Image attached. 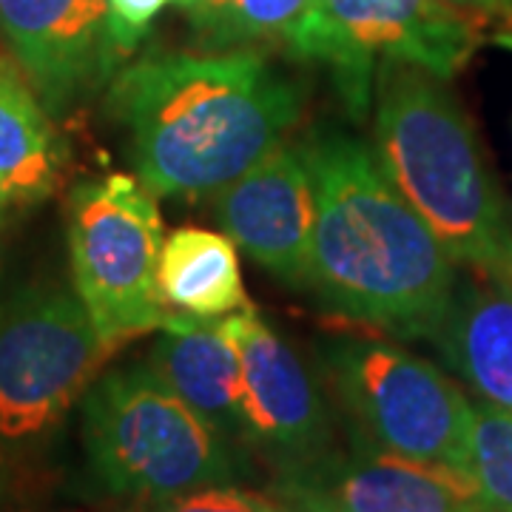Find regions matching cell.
<instances>
[{"label":"cell","instance_id":"6da1fadb","mask_svg":"<svg viewBox=\"0 0 512 512\" xmlns=\"http://www.w3.org/2000/svg\"><path fill=\"white\" fill-rule=\"evenodd\" d=\"M316 188L308 288L333 316L399 342H433L458 291L456 262L348 128L299 140Z\"/></svg>","mask_w":512,"mask_h":512},{"label":"cell","instance_id":"7a4b0ae2","mask_svg":"<svg viewBox=\"0 0 512 512\" xmlns=\"http://www.w3.org/2000/svg\"><path fill=\"white\" fill-rule=\"evenodd\" d=\"M305 89L259 52H154L109 86V114L154 197L197 200L288 140Z\"/></svg>","mask_w":512,"mask_h":512},{"label":"cell","instance_id":"3957f363","mask_svg":"<svg viewBox=\"0 0 512 512\" xmlns=\"http://www.w3.org/2000/svg\"><path fill=\"white\" fill-rule=\"evenodd\" d=\"M370 111L376 160L441 248L470 274L507 279L512 208L447 80L387 60L376 72Z\"/></svg>","mask_w":512,"mask_h":512},{"label":"cell","instance_id":"277c9868","mask_svg":"<svg viewBox=\"0 0 512 512\" xmlns=\"http://www.w3.org/2000/svg\"><path fill=\"white\" fill-rule=\"evenodd\" d=\"M80 444L94 484L137 504L239 484L254 473V458L222 439L146 362L106 370L89 384Z\"/></svg>","mask_w":512,"mask_h":512},{"label":"cell","instance_id":"5b68a950","mask_svg":"<svg viewBox=\"0 0 512 512\" xmlns=\"http://www.w3.org/2000/svg\"><path fill=\"white\" fill-rule=\"evenodd\" d=\"M313 370L350 441L467 473L473 402L439 365L367 330L313 345Z\"/></svg>","mask_w":512,"mask_h":512},{"label":"cell","instance_id":"8992f818","mask_svg":"<svg viewBox=\"0 0 512 512\" xmlns=\"http://www.w3.org/2000/svg\"><path fill=\"white\" fill-rule=\"evenodd\" d=\"M484 29L441 0H311L282 43L293 60L325 69L345 114L365 123L382 63H410L453 80Z\"/></svg>","mask_w":512,"mask_h":512},{"label":"cell","instance_id":"52a82bcc","mask_svg":"<svg viewBox=\"0 0 512 512\" xmlns=\"http://www.w3.org/2000/svg\"><path fill=\"white\" fill-rule=\"evenodd\" d=\"M114 348L74 288L26 285L0 299V450L18 458L60 427Z\"/></svg>","mask_w":512,"mask_h":512},{"label":"cell","instance_id":"ba28073f","mask_svg":"<svg viewBox=\"0 0 512 512\" xmlns=\"http://www.w3.org/2000/svg\"><path fill=\"white\" fill-rule=\"evenodd\" d=\"M66 239L74 291L111 348L163 328L168 311L157 265L165 231L146 185L128 174L74 185L66 200Z\"/></svg>","mask_w":512,"mask_h":512},{"label":"cell","instance_id":"9c48e42d","mask_svg":"<svg viewBox=\"0 0 512 512\" xmlns=\"http://www.w3.org/2000/svg\"><path fill=\"white\" fill-rule=\"evenodd\" d=\"M242 370V444L271 473L336 447V413L319 373L251 305L228 313Z\"/></svg>","mask_w":512,"mask_h":512},{"label":"cell","instance_id":"30bf717a","mask_svg":"<svg viewBox=\"0 0 512 512\" xmlns=\"http://www.w3.org/2000/svg\"><path fill=\"white\" fill-rule=\"evenodd\" d=\"M271 493L293 512H481L470 473L359 441L279 470Z\"/></svg>","mask_w":512,"mask_h":512},{"label":"cell","instance_id":"8fae6325","mask_svg":"<svg viewBox=\"0 0 512 512\" xmlns=\"http://www.w3.org/2000/svg\"><path fill=\"white\" fill-rule=\"evenodd\" d=\"M0 35L55 120L109 89L131 57L106 0H0Z\"/></svg>","mask_w":512,"mask_h":512},{"label":"cell","instance_id":"7c38bea8","mask_svg":"<svg viewBox=\"0 0 512 512\" xmlns=\"http://www.w3.org/2000/svg\"><path fill=\"white\" fill-rule=\"evenodd\" d=\"M214 220L259 268L308 288L316 188L299 143H282L214 194Z\"/></svg>","mask_w":512,"mask_h":512},{"label":"cell","instance_id":"4fadbf2b","mask_svg":"<svg viewBox=\"0 0 512 512\" xmlns=\"http://www.w3.org/2000/svg\"><path fill=\"white\" fill-rule=\"evenodd\" d=\"M160 330L163 333L148 350L146 365L222 439L245 450L239 353L222 322L168 313Z\"/></svg>","mask_w":512,"mask_h":512},{"label":"cell","instance_id":"5bb4252c","mask_svg":"<svg viewBox=\"0 0 512 512\" xmlns=\"http://www.w3.org/2000/svg\"><path fill=\"white\" fill-rule=\"evenodd\" d=\"M433 345L478 399L512 410V285L507 279L476 274L461 279Z\"/></svg>","mask_w":512,"mask_h":512},{"label":"cell","instance_id":"9a60e30c","mask_svg":"<svg viewBox=\"0 0 512 512\" xmlns=\"http://www.w3.org/2000/svg\"><path fill=\"white\" fill-rule=\"evenodd\" d=\"M29 74L12 52H0V200L29 205L55 194L66 146Z\"/></svg>","mask_w":512,"mask_h":512},{"label":"cell","instance_id":"2e32d148","mask_svg":"<svg viewBox=\"0 0 512 512\" xmlns=\"http://www.w3.org/2000/svg\"><path fill=\"white\" fill-rule=\"evenodd\" d=\"M157 282L165 305L200 319L228 316L251 305L234 239L205 228H177L165 237Z\"/></svg>","mask_w":512,"mask_h":512},{"label":"cell","instance_id":"e0dca14e","mask_svg":"<svg viewBox=\"0 0 512 512\" xmlns=\"http://www.w3.org/2000/svg\"><path fill=\"white\" fill-rule=\"evenodd\" d=\"M311 0H194L188 12L200 52H254L259 43L285 40Z\"/></svg>","mask_w":512,"mask_h":512},{"label":"cell","instance_id":"ac0fdd59","mask_svg":"<svg viewBox=\"0 0 512 512\" xmlns=\"http://www.w3.org/2000/svg\"><path fill=\"white\" fill-rule=\"evenodd\" d=\"M481 512H512V410L473 402L470 464Z\"/></svg>","mask_w":512,"mask_h":512},{"label":"cell","instance_id":"d6986e66","mask_svg":"<svg viewBox=\"0 0 512 512\" xmlns=\"http://www.w3.org/2000/svg\"><path fill=\"white\" fill-rule=\"evenodd\" d=\"M140 512H293L274 493H254L239 484H214L183 495H171L154 504H143Z\"/></svg>","mask_w":512,"mask_h":512},{"label":"cell","instance_id":"ffe728a7","mask_svg":"<svg viewBox=\"0 0 512 512\" xmlns=\"http://www.w3.org/2000/svg\"><path fill=\"white\" fill-rule=\"evenodd\" d=\"M106 3H109L114 26H117V35L128 52L134 55L140 40L148 35L154 18L174 0H106Z\"/></svg>","mask_w":512,"mask_h":512},{"label":"cell","instance_id":"44dd1931","mask_svg":"<svg viewBox=\"0 0 512 512\" xmlns=\"http://www.w3.org/2000/svg\"><path fill=\"white\" fill-rule=\"evenodd\" d=\"M441 3H447L450 9H456L484 26H490L493 20L504 23L512 15V0H441Z\"/></svg>","mask_w":512,"mask_h":512},{"label":"cell","instance_id":"7402d4cb","mask_svg":"<svg viewBox=\"0 0 512 512\" xmlns=\"http://www.w3.org/2000/svg\"><path fill=\"white\" fill-rule=\"evenodd\" d=\"M20 507V478L15 456L0 450V512H18Z\"/></svg>","mask_w":512,"mask_h":512},{"label":"cell","instance_id":"603a6c76","mask_svg":"<svg viewBox=\"0 0 512 512\" xmlns=\"http://www.w3.org/2000/svg\"><path fill=\"white\" fill-rule=\"evenodd\" d=\"M493 40H495V43H501V46H510V49H512V15L504 20V23H501V29L495 32Z\"/></svg>","mask_w":512,"mask_h":512},{"label":"cell","instance_id":"cb8c5ba5","mask_svg":"<svg viewBox=\"0 0 512 512\" xmlns=\"http://www.w3.org/2000/svg\"><path fill=\"white\" fill-rule=\"evenodd\" d=\"M174 3H177V6H183V9H188V6H191L194 0H174Z\"/></svg>","mask_w":512,"mask_h":512},{"label":"cell","instance_id":"d4e9b609","mask_svg":"<svg viewBox=\"0 0 512 512\" xmlns=\"http://www.w3.org/2000/svg\"><path fill=\"white\" fill-rule=\"evenodd\" d=\"M3 211H6V202L0 200V225H3Z\"/></svg>","mask_w":512,"mask_h":512},{"label":"cell","instance_id":"484cf974","mask_svg":"<svg viewBox=\"0 0 512 512\" xmlns=\"http://www.w3.org/2000/svg\"><path fill=\"white\" fill-rule=\"evenodd\" d=\"M507 282H510V285H512V268H510V276H507Z\"/></svg>","mask_w":512,"mask_h":512}]
</instances>
